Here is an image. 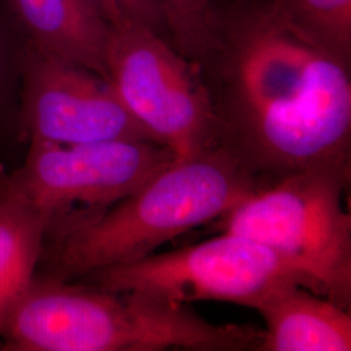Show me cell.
I'll return each mask as SVG.
<instances>
[{"label":"cell","mask_w":351,"mask_h":351,"mask_svg":"<svg viewBox=\"0 0 351 351\" xmlns=\"http://www.w3.org/2000/svg\"><path fill=\"white\" fill-rule=\"evenodd\" d=\"M219 145L259 189L314 168H351V63L315 45L269 0H213L194 62Z\"/></svg>","instance_id":"6da1fadb"},{"label":"cell","mask_w":351,"mask_h":351,"mask_svg":"<svg viewBox=\"0 0 351 351\" xmlns=\"http://www.w3.org/2000/svg\"><path fill=\"white\" fill-rule=\"evenodd\" d=\"M264 330L215 324L189 304L36 274L0 332L5 351L258 350Z\"/></svg>","instance_id":"7a4b0ae2"},{"label":"cell","mask_w":351,"mask_h":351,"mask_svg":"<svg viewBox=\"0 0 351 351\" xmlns=\"http://www.w3.org/2000/svg\"><path fill=\"white\" fill-rule=\"evenodd\" d=\"M259 190L221 147L175 162L101 217L45 242L37 274L77 281L137 262L171 239L223 217Z\"/></svg>","instance_id":"3957f363"},{"label":"cell","mask_w":351,"mask_h":351,"mask_svg":"<svg viewBox=\"0 0 351 351\" xmlns=\"http://www.w3.org/2000/svg\"><path fill=\"white\" fill-rule=\"evenodd\" d=\"M351 168H314L262 189L221 217L224 232L254 239L311 277L324 297L351 303Z\"/></svg>","instance_id":"277c9868"},{"label":"cell","mask_w":351,"mask_h":351,"mask_svg":"<svg viewBox=\"0 0 351 351\" xmlns=\"http://www.w3.org/2000/svg\"><path fill=\"white\" fill-rule=\"evenodd\" d=\"M29 142L23 165L1 178L45 219V242L101 217L176 162L168 147L143 139Z\"/></svg>","instance_id":"5b68a950"},{"label":"cell","mask_w":351,"mask_h":351,"mask_svg":"<svg viewBox=\"0 0 351 351\" xmlns=\"http://www.w3.org/2000/svg\"><path fill=\"white\" fill-rule=\"evenodd\" d=\"M107 80L155 142L185 162L220 147L207 90L195 65L150 26H110Z\"/></svg>","instance_id":"8992f818"},{"label":"cell","mask_w":351,"mask_h":351,"mask_svg":"<svg viewBox=\"0 0 351 351\" xmlns=\"http://www.w3.org/2000/svg\"><path fill=\"white\" fill-rule=\"evenodd\" d=\"M77 281L182 304L217 301L256 308L267 295L287 285H301L324 297L311 277L259 242L230 232L185 249L104 268Z\"/></svg>","instance_id":"52a82bcc"},{"label":"cell","mask_w":351,"mask_h":351,"mask_svg":"<svg viewBox=\"0 0 351 351\" xmlns=\"http://www.w3.org/2000/svg\"><path fill=\"white\" fill-rule=\"evenodd\" d=\"M20 84L21 117L29 141L58 145L116 139L155 142L126 110L108 80L27 40L21 50Z\"/></svg>","instance_id":"ba28073f"},{"label":"cell","mask_w":351,"mask_h":351,"mask_svg":"<svg viewBox=\"0 0 351 351\" xmlns=\"http://www.w3.org/2000/svg\"><path fill=\"white\" fill-rule=\"evenodd\" d=\"M265 330L259 351H350V311L301 285L272 291L255 308Z\"/></svg>","instance_id":"9c48e42d"},{"label":"cell","mask_w":351,"mask_h":351,"mask_svg":"<svg viewBox=\"0 0 351 351\" xmlns=\"http://www.w3.org/2000/svg\"><path fill=\"white\" fill-rule=\"evenodd\" d=\"M26 40L107 80L110 25L90 0H11Z\"/></svg>","instance_id":"30bf717a"},{"label":"cell","mask_w":351,"mask_h":351,"mask_svg":"<svg viewBox=\"0 0 351 351\" xmlns=\"http://www.w3.org/2000/svg\"><path fill=\"white\" fill-rule=\"evenodd\" d=\"M45 239V219L0 175V332L37 274Z\"/></svg>","instance_id":"8fae6325"},{"label":"cell","mask_w":351,"mask_h":351,"mask_svg":"<svg viewBox=\"0 0 351 351\" xmlns=\"http://www.w3.org/2000/svg\"><path fill=\"white\" fill-rule=\"evenodd\" d=\"M302 36L351 63V0H269Z\"/></svg>","instance_id":"7c38bea8"},{"label":"cell","mask_w":351,"mask_h":351,"mask_svg":"<svg viewBox=\"0 0 351 351\" xmlns=\"http://www.w3.org/2000/svg\"><path fill=\"white\" fill-rule=\"evenodd\" d=\"M163 20L167 40L194 63L206 46L213 0H151Z\"/></svg>","instance_id":"4fadbf2b"},{"label":"cell","mask_w":351,"mask_h":351,"mask_svg":"<svg viewBox=\"0 0 351 351\" xmlns=\"http://www.w3.org/2000/svg\"><path fill=\"white\" fill-rule=\"evenodd\" d=\"M108 25L124 21L150 26L167 39L163 20L151 0H90Z\"/></svg>","instance_id":"5bb4252c"},{"label":"cell","mask_w":351,"mask_h":351,"mask_svg":"<svg viewBox=\"0 0 351 351\" xmlns=\"http://www.w3.org/2000/svg\"><path fill=\"white\" fill-rule=\"evenodd\" d=\"M21 47L13 45L10 34L0 23V125L11 107L13 91L20 81Z\"/></svg>","instance_id":"9a60e30c"}]
</instances>
